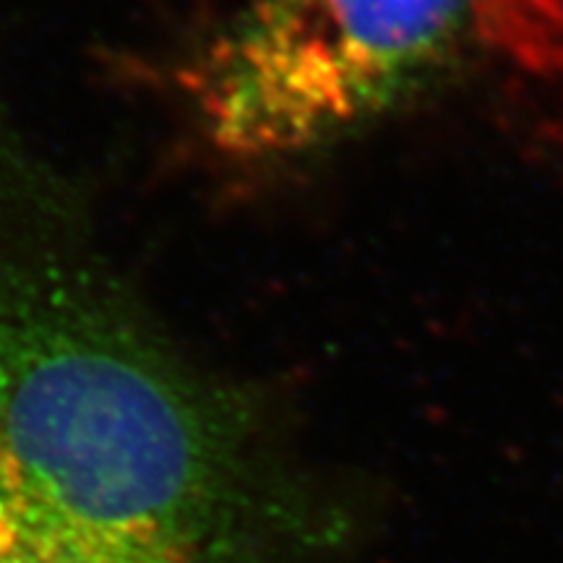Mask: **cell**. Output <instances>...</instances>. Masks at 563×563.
<instances>
[{
  "label": "cell",
  "instance_id": "cell-1",
  "mask_svg": "<svg viewBox=\"0 0 563 563\" xmlns=\"http://www.w3.org/2000/svg\"><path fill=\"white\" fill-rule=\"evenodd\" d=\"M262 397L180 347L0 89V563H319Z\"/></svg>",
  "mask_w": 563,
  "mask_h": 563
},
{
  "label": "cell",
  "instance_id": "cell-2",
  "mask_svg": "<svg viewBox=\"0 0 563 563\" xmlns=\"http://www.w3.org/2000/svg\"><path fill=\"white\" fill-rule=\"evenodd\" d=\"M501 0H249L180 87L235 167L311 159L410 108L481 51Z\"/></svg>",
  "mask_w": 563,
  "mask_h": 563
}]
</instances>
